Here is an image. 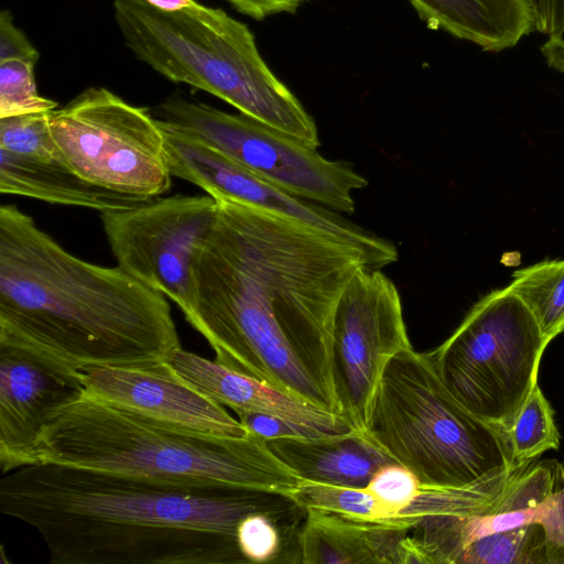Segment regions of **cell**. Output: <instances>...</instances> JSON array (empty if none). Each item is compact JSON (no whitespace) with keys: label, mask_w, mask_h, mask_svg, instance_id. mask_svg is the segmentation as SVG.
I'll list each match as a JSON object with an SVG mask.
<instances>
[{"label":"cell","mask_w":564,"mask_h":564,"mask_svg":"<svg viewBox=\"0 0 564 564\" xmlns=\"http://www.w3.org/2000/svg\"><path fill=\"white\" fill-rule=\"evenodd\" d=\"M365 254L301 220L218 200L192 264L186 321L215 360L339 415L332 334L343 291Z\"/></svg>","instance_id":"obj_1"},{"label":"cell","mask_w":564,"mask_h":564,"mask_svg":"<svg viewBox=\"0 0 564 564\" xmlns=\"http://www.w3.org/2000/svg\"><path fill=\"white\" fill-rule=\"evenodd\" d=\"M0 512L35 530L52 564H245L241 519L306 510L276 491L39 463L1 475Z\"/></svg>","instance_id":"obj_2"},{"label":"cell","mask_w":564,"mask_h":564,"mask_svg":"<svg viewBox=\"0 0 564 564\" xmlns=\"http://www.w3.org/2000/svg\"><path fill=\"white\" fill-rule=\"evenodd\" d=\"M0 340L78 370L150 366L181 347L163 293L74 256L13 205L0 207Z\"/></svg>","instance_id":"obj_3"},{"label":"cell","mask_w":564,"mask_h":564,"mask_svg":"<svg viewBox=\"0 0 564 564\" xmlns=\"http://www.w3.org/2000/svg\"><path fill=\"white\" fill-rule=\"evenodd\" d=\"M39 463L285 495L301 481L254 434L227 437L180 429L86 390L46 424Z\"/></svg>","instance_id":"obj_4"},{"label":"cell","mask_w":564,"mask_h":564,"mask_svg":"<svg viewBox=\"0 0 564 564\" xmlns=\"http://www.w3.org/2000/svg\"><path fill=\"white\" fill-rule=\"evenodd\" d=\"M113 9L126 45L166 79L207 91L310 147L319 145L314 119L265 64L246 23L198 2L164 12L141 0H115Z\"/></svg>","instance_id":"obj_5"},{"label":"cell","mask_w":564,"mask_h":564,"mask_svg":"<svg viewBox=\"0 0 564 564\" xmlns=\"http://www.w3.org/2000/svg\"><path fill=\"white\" fill-rule=\"evenodd\" d=\"M364 433L429 486L468 487L517 469L508 434L463 406L412 347L387 365Z\"/></svg>","instance_id":"obj_6"},{"label":"cell","mask_w":564,"mask_h":564,"mask_svg":"<svg viewBox=\"0 0 564 564\" xmlns=\"http://www.w3.org/2000/svg\"><path fill=\"white\" fill-rule=\"evenodd\" d=\"M549 343L532 313L507 286L476 302L454 333L426 354L463 406L508 434L538 383Z\"/></svg>","instance_id":"obj_7"},{"label":"cell","mask_w":564,"mask_h":564,"mask_svg":"<svg viewBox=\"0 0 564 564\" xmlns=\"http://www.w3.org/2000/svg\"><path fill=\"white\" fill-rule=\"evenodd\" d=\"M63 160L100 187L143 198L169 192L171 178L158 119L104 87H89L48 112Z\"/></svg>","instance_id":"obj_8"},{"label":"cell","mask_w":564,"mask_h":564,"mask_svg":"<svg viewBox=\"0 0 564 564\" xmlns=\"http://www.w3.org/2000/svg\"><path fill=\"white\" fill-rule=\"evenodd\" d=\"M159 109L164 120L278 187L337 213L354 214L352 192L368 185L349 162L328 160L317 148L241 112L228 113L178 95Z\"/></svg>","instance_id":"obj_9"},{"label":"cell","mask_w":564,"mask_h":564,"mask_svg":"<svg viewBox=\"0 0 564 564\" xmlns=\"http://www.w3.org/2000/svg\"><path fill=\"white\" fill-rule=\"evenodd\" d=\"M394 283L362 267L338 301L332 334V379L339 415L365 432L380 378L399 352L411 348Z\"/></svg>","instance_id":"obj_10"},{"label":"cell","mask_w":564,"mask_h":564,"mask_svg":"<svg viewBox=\"0 0 564 564\" xmlns=\"http://www.w3.org/2000/svg\"><path fill=\"white\" fill-rule=\"evenodd\" d=\"M218 209L210 195L154 197L139 206L100 213L117 267L163 293L185 314L192 264Z\"/></svg>","instance_id":"obj_11"},{"label":"cell","mask_w":564,"mask_h":564,"mask_svg":"<svg viewBox=\"0 0 564 564\" xmlns=\"http://www.w3.org/2000/svg\"><path fill=\"white\" fill-rule=\"evenodd\" d=\"M172 176L189 182L217 200H234L317 227L360 250L369 265L382 269L398 260L395 246L339 213L296 197L208 145L169 120H159Z\"/></svg>","instance_id":"obj_12"},{"label":"cell","mask_w":564,"mask_h":564,"mask_svg":"<svg viewBox=\"0 0 564 564\" xmlns=\"http://www.w3.org/2000/svg\"><path fill=\"white\" fill-rule=\"evenodd\" d=\"M530 523L545 527L555 564H564V460H533L517 468L489 508L425 518L414 527L413 538L425 564H453L473 540Z\"/></svg>","instance_id":"obj_13"},{"label":"cell","mask_w":564,"mask_h":564,"mask_svg":"<svg viewBox=\"0 0 564 564\" xmlns=\"http://www.w3.org/2000/svg\"><path fill=\"white\" fill-rule=\"evenodd\" d=\"M84 392L80 370L36 349L0 340L1 475L36 464L46 424Z\"/></svg>","instance_id":"obj_14"},{"label":"cell","mask_w":564,"mask_h":564,"mask_svg":"<svg viewBox=\"0 0 564 564\" xmlns=\"http://www.w3.org/2000/svg\"><path fill=\"white\" fill-rule=\"evenodd\" d=\"M48 112L0 118L1 194L100 213L152 199L100 187L72 170L50 134Z\"/></svg>","instance_id":"obj_15"},{"label":"cell","mask_w":564,"mask_h":564,"mask_svg":"<svg viewBox=\"0 0 564 564\" xmlns=\"http://www.w3.org/2000/svg\"><path fill=\"white\" fill-rule=\"evenodd\" d=\"M85 390L124 409L180 429L227 437L249 434L224 405L181 380L165 364L80 369Z\"/></svg>","instance_id":"obj_16"},{"label":"cell","mask_w":564,"mask_h":564,"mask_svg":"<svg viewBox=\"0 0 564 564\" xmlns=\"http://www.w3.org/2000/svg\"><path fill=\"white\" fill-rule=\"evenodd\" d=\"M184 382L215 402L237 411L276 415L326 436L356 431L344 417L321 410L271 384L181 347L164 360Z\"/></svg>","instance_id":"obj_17"},{"label":"cell","mask_w":564,"mask_h":564,"mask_svg":"<svg viewBox=\"0 0 564 564\" xmlns=\"http://www.w3.org/2000/svg\"><path fill=\"white\" fill-rule=\"evenodd\" d=\"M412 529L306 510L299 533L302 564H394L397 547Z\"/></svg>","instance_id":"obj_18"},{"label":"cell","mask_w":564,"mask_h":564,"mask_svg":"<svg viewBox=\"0 0 564 564\" xmlns=\"http://www.w3.org/2000/svg\"><path fill=\"white\" fill-rule=\"evenodd\" d=\"M270 451L301 480L365 487L373 474L395 463L364 432L267 441Z\"/></svg>","instance_id":"obj_19"},{"label":"cell","mask_w":564,"mask_h":564,"mask_svg":"<svg viewBox=\"0 0 564 564\" xmlns=\"http://www.w3.org/2000/svg\"><path fill=\"white\" fill-rule=\"evenodd\" d=\"M427 26L486 52L516 46L535 31L531 0H409Z\"/></svg>","instance_id":"obj_20"},{"label":"cell","mask_w":564,"mask_h":564,"mask_svg":"<svg viewBox=\"0 0 564 564\" xmlns=\"http://www.w3.org/2000/svg\"><path fill=\"white\" fill-rule=\"evenodd\" d=\"M453 564H555V560L545 527L530 523L473 540Z\"/></svg>","instance_id":"obj_21"},{"label":"cell","mask_w":564,"mask_h":564,"mask_svg":"<svg viewBox=\"0 0 564 564\" xmlns=\"http://www.w3.org/2000/svg\"><path fill=\"white\" fill-rule=\"evenodd\" d=\"M508 288L524 303L551 341L564 333V259L517 270Z\"/></svg>","instance_id":"obj_22"},{"label":"cell","mask_w":564,"mask_h":564,"mask_svg":"<svg viewBox=\"0 0 564 564\" xmlns=\"http://www.w3.org/2000/svg\"><path fill=\"white\" fill-rule=\"evenodd\" d=\"M303 521L251 513L236 528L239 551L248 563H301L299 533Z\"/></svg>","instance_id":"obj_23"},{"label":"cell","mask_w":564,"mask_h":564,"mask_svg":"<svg viewBox=\"0 0 564 564\" xmlns=\"http://www.w3.org/2000/svg\"><path fill=\"white\" fill-rule=\"evenodd\" d=\"M508 438L513 468L529 465L549 449H558L560 433L554 412L539 383L518 412Z\"/></svg>","instance_id":"obj_24"},{"label":"cell","mask_w":564,"mask_h":564,"mask_svg":"<svg viewBox=\"0 0 564 564\" xmlns=\"http://www.w3.org/2000/svg\"><path fill=\"white\" fill-rule=\"evenodd\" d=\"M23 59L0 62V118L48 112L57 102L37 91L34 66Z\"/></svg>","instance_id":"obj_25"},{"label":"cell","mask_w":564,"mask_h":564,"mask_svg":"<svg viewBox=\"0 0 564 564\" xmlns=\"http://www.w3.org/2000/svg\"><path fill=\"white\" fill-rule=\"evenodd\" d=\"M422 485L411 470L392 463L379 468L365 487L377 499L382 521L399 525V517L416 498Z\"/></svg>","instance_id":"obj_26"},{"label":"cell","mask_w":564,"mask_h":564,"mask_svg":"<svg viewBox=\"0 0 564 564\" xmlns=\"http://www.w3.org/2000/svg\"><path fill=\"white\" fill-rule=\"evenodd\" d=\"M235 413L249 433L265 442L275 438L326 436L314 429L276 415L249 411H237Z\"/></svg>","instance_id":"obj_27"},{"label":"cell","mask_w":564,"mask_h":564,"mask_svg":"<svg viewBox=\"0 0 564 564\" xmlns=\"http://www.w3.org/2000/svg\"><path fill=\"white\" fill-rule=\"evenodd\" d=\"M23 59L36 63L39 52L12 21L9 10L0 14V62Z\"/></svg>","instance_id":"obj_28"},{"label":"cell","mask_w":564,"mask_h":564,"mask_svg":"<svg viewBox=\"0 0 564 564\" xmlns=\"http://www.w3.org/2000/svg\"><path fill=\"white\" fill-rule=\"evenodd\" d=\"M240 13L256 20L278 13H293L304 0H227Z\"/></svg>","instance_id":"obj_29"},{"label":"cell","mask_w":564,"mask_h":564,"mask_svg":"<svg viewBox=\"0 0 564 564\" xmlns=\"http://www.w3.org/2000/svg\"><path fill=\"white\" fill-rule=\"evenodd\" d=\"M546 64L561 73H564V39L563 36H549L541 47Z\"/></svg>","instance_id":"obj_30"},{"label":"cell","mask_w":564,"mask_h":564,"mask_svg":"<svg viewBox=\"0 0 564 564\" xmlns=\"http://www.w3.org/2000/svg\"><path fill=\"white\" fill-rule=\"evenodd\" d=\"M536 17L547 22H564V0H531Z\"/></svg>","instance_id":"obj_31"},{"label":"cell","mask_w":564,"mask_h":564,"mask_svg":"<svg viewBox=\"0 0 564 564\" xmlns=\"http://www.w3.org/2000/svg\"><path fill=\"white\" fill-rule=\"evenodd\" d=\"M144 3L164 11L176 12L186 8L194 7L197 2L195 0H141Z\"/></svg>","instance_id":"obj_32"}]
</instances>
